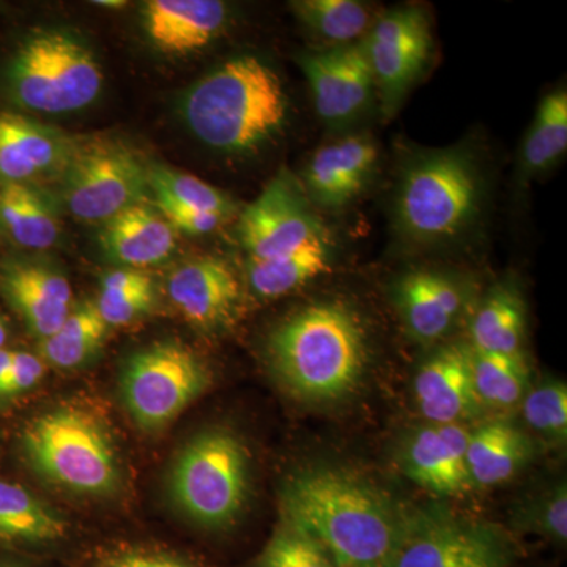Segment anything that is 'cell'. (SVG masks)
Here are the masks:
<instances>
[{"mask_svg": "<svg viewBox=\"0 0 567 567\" xmlns=\"http://www.w3.org/2000/svg\"><path fill=\"white\" fill-rule=\"evenodd\" d=\"M284 522L303 529L336 567H385L406 514L347 470H306L282 487Z\"/></svg>", "mask_w": 567, "mask_h": 567, "instance_id": "1", "label": "cell"}, {"mask_svg": "<svg viewBox=\"0 0 567 567\" xmlns=\"http://www.w3.org/2000/svg\"><path fill=\"white\" fill-rule=\"evenodd\" d=\"M267 358L276 379L298 401L334 402L363 379L368 334L350 306L319 301L298 309L271 331Z\"/></svg>", "mask_w": 567, "mask_h": 567, "instance_id": "2", "label": "cell"}, {"mask_svg": "<svg viewBox=\"0 0 567 567\" xmlns=\"http://www.w3.org/2000/svg\"><path fill=\"white\" fill-rule=\"evenodd\" d=\"M181 111L189 132L207 147L249 153L281 133L289 102L281 78L268 63L241 55L192 85Z\"/></svg>", "mask_w": 567, "mask_h": 567, "instance_id": "3", "label": "cell"}, {"mask_svg": "<svg viewBox=\"0 0 567 567\" xmlns=\"http://www.w3.org/2000/svg\"><path fill=\"white\" fill-rule=\"evenodd\" d=\"M102 89V65L73 31L31 29L0 54V111L70 114L95 103Z\"/></svg>", "mask_w": 567, "mask_h": 567, "instance_id": "4", "label": "cell"}, {"mask_svg": "<svg viewBox=\"0 0 567 567\" xmlns=\"http://www.w3.org/2000/svg\"><path fill=\"white\" fill-rule=\"evenodd\" d=\"M21 447L41 477L73 494L110 496L121 487V461L110 432L84 406H55L32 417L22 429Z\"/></svg>", "mask_w": 567, "mask_h": 567, "instance_id": "5", "label": "cell"}, {"mask_svg": "<svg viewBox=\"0 0 567 567\" xmlns=\"http://www.w3.org/2000/svg\"><path fill=\"white\" fill-rule=\"evenodd\" d=\"M151 163L130 142L112 134L74 136L52 194L78 221L104 224L132 205L147 203Z\"/></svg>", "mask_w": 567, "mask_h": 567, "instance_id": "6", "label": "cell"}, {"mask_svg": "<svg viewBox=\"0 0 567 567\" xmlns=\"http://www.w3.org/2000/svg\"><path fill=\"white\" fill-rule=\"evenodd\" d=\"M167 488L174 505L194 524L205 528L234 524L251 488L245 443L221 427L194 436L175 457Z\"/></svg>", "mask_w": 567, "mask_h": 567, "instance_id": "7", "label": "cell"}, {"mask_svg": "<svg viewBox=\"0 0 567 567\" xmlns=\"http://www.w3.org/2000/svg\"><path fill=\"white\" fill-rule=\"evenodd\" d=\"M481 200L475 164L461 151L434 152L406 167L395 213L410 240H450L472 224Z\"/></svg>", "mask_w": 567, "mask_h": 567, "instance_id": "8", "label": "cell"}, {"mask_svg": "<svg viewBox=\"0 0 567 567\" xmlns=\"http://www.w3.org/2000/svg\"><path fill=\"white\" fill-rule=\"evenodd\" d=\"M212 374L188 346L159 341L137 350L122 369L126 412L144 431L173 423L210 386Z\"/></svg>", "mask_w": 567, "mask_h": 567, "instance_id": "9", "label": "cell"}, {"mask_svg": "<svg viewBox=\"0 0 567 567\" xmlns=\"http://www.w3.org/2000/svg\"><path fill=\"white\" fill-rule=\"evenodd\" d=\"M511 555L498 528L431 509L405 516L385 567H509Z\"/></svg>", "mask_w": 567, "mask_h": 567, "instance_id": "10", "label": "cell"}, {"mask_svg": "<svg viewBox=\"0 0 567 567\" xmlns=\"http://www.w3.org/2000/svg\"><path fill=\"white\" fill-rule=\"evenodd\" d=\"M383 115H393L434 51L431 21L417 7L388 11L363 40Z\"/></svg>", "mask_w": 567, "mask_h": 567, "instance_id": "11", "label": "cell"}, {"mask_svg": "<svg viewBox=\"0 0 567 567\" xmlns=\"http://www.w3.org/2000/svg\"><path fill=\"white\" fill-rule=\"evenodd\" d=\"M319 237H323L322 227L300 186L286 173L268 183L238 221V238L249 260L287 256Z\"/></svg>", "mask_w": 567, "mask_h": 567, "instance_id": "12", "label": "cell"}, {"mask_svg": "<svg viewBox=\"0 0 567 567\" xmlns=\"http://www.w3.org/2000/svg\"><path fill=\"white\" fill-rule=\"evenodd\" d=\"M0 297L37 341L54 333L74 306L69 278L41 254L0 257Z\"/></svg>", "mask_w": 567, "mask_h": 567, "instance_id": "13", "label": "cell"}, {"mask_svg": "<svg viewBox=\"0 0 567 567\" xmlns=\"http://www.w3.org/2000/svg\"><path fill=\"white\" fill-rule=\"evenodd\" d=\"M311 87L316 111L323 122L341 125L352 121L371 102L374 74L363 41L306 52L298 59Z\"/></svg>", "mask_w": 567, "mask_h": 567, "instance_id": "14", "label": "cell"}, {"mask_svg": "<svg viewBox=\"0 0 567 567\" xmlns=\"http://www.w3.org/2000/svg\"><path fill=\"white\" fill-rule=\"evenodd\" d=\"M74 134L21 112L0 111V185L48 186L61 175Z\"/></svg>", "mask_w": 567, "mask_h": 567, "instance_id": "15", "label": "cell"}, {"mask_svg": "<svg viewBox=\"0 0 567 567\" xmlns=\"http://www.w3.org/2000/svg\"><path fill=\"white\" fill-rule=\"evenodd\" d=\"M166 289L183 319L203 331L229 327L240 311V279L219 257H194L178 265L167 278Z\"/></svg>", "mask_w": 567, "mask_h": 567, "instance_id": "16", "label": "cell"}, {"mask_svg": "<svg viewBox=\"0 0 567 567\" xmlns=\"http://www.w3.org/2000/svg\"><path fill=\"white\" fill-rule=\"evenodd\" d=\"M472 346L450 344L432 354L415 379L421 415L431 424H461L475 416L481 404L473 383Z\"/></svg>", "mask_w": 567, "mask_h": 567, "instance_id": "17", "label": "cell"}, {"mask_svg": "<svg viewBox=\"0 0 567 567\" xmlns=\"http://www.w3.org/2000/svg\"><path fill=\"white\" fill-rule=\"evenodd\" d=\"M468 429L462 424H431L417 429L402 447L405 475L425 491L457 495L470 484L466 470Z\"/></svg>", "mask_w": 567, "mask_h": 567, "instance_id": "18", "label": "cell"}, {"mask_svg": "<svg viewBox=\"0 0 567 567\" xmlns=\"http://www.w3.org/2000/svg\"><path fill=\"white\" fill-rule=\"evenodd\" d=\"M229 9L219 0H148L142 6V25L156 50L188 55L221 35Z\"/></svg>", "mask_w": 567, "mask_h": 567, "instance_id": "19", "label": "cell"}, {"mask_svg": "<svg viewBox=\"0 0 567 567\" xmlns=\"http://www.w3.org/2000/svg\"><path fill=\"white\" fill-rule=\"evenodd\" d=\"M379 162V148L365 134L317 148L305 169L308 192L323 207L338 208L360 196Z\"/></svg>", "mask_w": 567, "mask_h": 567, "instance_id": "20", "label": "cell"}, {"mask_svg": "<svg viewBox=\"0 0 567 567\" xmlns=\"http://www.w3.org/2000/svg\"><path fill=\"white\" fill-rule=\"evenodd\" d=\"M100 249L117 268H144L162 265L177 248V233L151 203L132 205L102 224Z\"/></svg>", "mask_w": 567, "mask_h": 567, "instance_id": "21", "label": "cell"}, {"mask_svg": "<svg viewBox=\"0 0 567 567\" xmlns=\"http://www.w3.org/2000/svg\"><path fill=\"white\" fill-rule=\"evenodd\" d=\"M61 212L48 186L0 185V240L11 251L43 254L61 240Z\"/></svg>", "mask_w": 567, "mask_h": 567, "instance_id": "22", "label": "cell"}, {"mask_svg": "<svg viewBox=\"0 0 567 567\" xmlns=\"http://www.w3.org/2000/svg\"><path fill=\"white\" fill-rule=\"evenodd\" d=\"M395 303L410 333L421 342H435L451 330L461 315L464 295L446 275L417 270L395 284Z\"/></svg>", "mask_w": 567, "mask_h": 567, "instance_id": "23", "label": "cell"}, {"mask_svg": "<svg viewBox=\"0 0 567 567\" xmlns=\"http://www.w3.org/2000/svg\"><path fill=\"white\" fill-rule=\"evenodd\" d=\"M533 445L518 425L496 420L470 431L466 470L470 484L492 487L517 475L532 458Z\"/></svg>", "mask_w": 567, "mask_h": 567, "instance_id": "24", "label": "cell"}, {"mask_svg": "<svg viewBox=\"0 0 567 567\" xmlns=\"http://www.w3.org/2000/svg\"><path fill=\"white\" fill-rule=\"evenodd\" d=\"M330 268V248L324 237H319L287 256L249 260L246 278L257 298L276 300L328 274Z\"/></svg>", "mask_w": 567, "mask_h": 567, "instance_id": "25", "label": "cell"}, {"mask_svg": "<svg viewBox=\"0 0 567 567\" xmlns=\"http://www.w3.org/2000/svg\"><path fill=\"white\" fill-rule=\"evenodd\" d=\"M61 514L20 484L0 481V544H48L63 539Z\"/></svg>", "mask_w": 567, "mask_h": 567, "instance_id": "26", "label": "cell"}, {"mask_svg": "<svg viewBox=\"0 0 567 567\" xmlns=\"http://www.w3.org/2000/svg\"><path fill=\"white\" fill-rule=\"evenodd\" d=\"M110 330L95 301H81L54 333L39 341V357L44 364L63 371L81 368L99 353Z\"/></svg>", "mask_w": 567, "mask_h": 567, "instance_id": "27", "label": "cell"}, {"mask_svg": "<svg viewBox=\"0 0 567 567\" xmlns=\"http://www.w3.org/2000/svg\"><path fill=\"white\" fill-rule=\"evenodd\" d=\"M525 327L520 295L511 287H496L473 317L472 349L484 353H524Z\"/></svg>", "mask_w": 567, "mask_h": 567, "instance_id": "28", "label": "cell"}, {"mask_svg": "<svg viewBox=\"0 0 567 567\" xmlns=\"http://www.w3.org/2000/svg\"><path fill=\"white\" fill-rule=\"evenodd\" d=\"M473 383L481 405L511 409L529 390V368L524 353L499 354L473 350Z\"/></svg>", "mask_w": 567, "mask_h": 567, "instance_id": "29", "label": "cell"}, {"mask_svg": "<svg viewBox=\"0 0 567 567\" xmlns=\"http://www.w3.org/2000/svg\"><path fill=\"white\" fill-rule=\"evenodd\" d=\"M567 151V93L559 89L544 96L537 106L522 148V163L527 174L550 169Z\"/></svg>", "mask_w": 567, "mask_h": 567, "instance_id": "30", "label": "cell"}, {"mask_svg": "<svg viewBox=\"0 0 567 567\" xmlns=\"http://www.w3.org/2000/svg\"><path fill=\"white\" fill-rule=\"evenodd\" d=\"M298 20L334 48L357 43L371 31V11L357 0H298L292 2Z\"/></svg>", "mask_w": 567, "mask_h": 567, "instance_id": "31", "label": "cell"}, {"mask_svg": "<svg viewBox=\"0 0 567 567\" xmlns=\"http://www.w3.org/2000/svg\"><path fill=\"white\" fill-rule=\"evenodd\" d=\"M148 185L151 197H166L194 210L218 213L226 218H230L235 212L233 199L221 189L166 164L151 163Z\"/></svg>", "mask_w": 567, "mask_h": 567, "instance_id": "32", "label": "cell"}, {"mask_svg": "<svg viewBox=\"0 0 567 567\" xmlns=\"http://www.w3.org/2000/svg\"><path fill=\"white\" fill-rule=\"evenodd\" d=\"M524 417L537 435L548 442L565 443L567 436V388L565 383L547 382L527 391Z\"/></svg>", "mask_w": 567, "mask_h": 567, "instance_id": "33", "label": "cell"}, {"mask_svg": "<svg viewBox=\"0 0 567 567\" xmlns=\"http://www.w3.org/2000/svg\"><path fill=\"white\" fill-rule=\"evenodd\" d=\"M259 567H336L322 547L303 529L282 522L265 547Z\"/></svg>", "mask_w": 567, "mask_h": 567, "instance_id": "34", "label": "cell"}, {"mask_svg": "<svg viewBox=\"0 0 567 567\" xmlns=\"http://www.w3.org/2000/svg\"><path fill=\"white\" fill-rule=\"evenodd\" d=\"M95 306L107 327H126L155 308V286L141 289H100Z\"/></svg>", "mask_w": 567, "mask_h": 567, "instance_id": "35", "label": "cell"}, {"mask_svg": "<svg viewBox=\"0 0 567 567\" xmlns=\"http://www.w3.org/2000/svg\"><path fill=\"white\" fill-rule=\"evenodd\" d=\"M152 205L174 227L175 233L192 237L215 233L229 219L218 213L194 210L162 196H152Z\"/></svg>", "mask_w": 567, "mask_h": 567, "instance_id": "36", "label": "cell"}, {"mask_svg": "<svg viewBox=\"0 0 567 567\" xmlns=\"http://www.w3.org/2000/svg\"><path fill=\"white\" fill-rule=\"evenodd\" d=\"M529 524L544 535L566 543L567 539V491L565 484L547 492L537 499L529 513Z\"/></svg>", "mask_w": 567, "mask_h": 567, "instance_id": "37", "label": "cell"}, {"mask_svg": "<svg viewBox=\"0 0 567 567\" xmlns=\"http://www.w3.org/2000/svg\"><path fill=\"white\" fill-rule=\"evenodd\" d=\"M47 372V364L39 354L14 350L13 358L2 382H0V402L11 401L37 386Z\"/></svg>", "mask_w": 567, "mask_h": 567, "instance_id": "38", "label": "cell"}, {"mask_svg": "<svg viewBox=\"0 0 567 567\" xmlns=\"http://www.w3.org/2000/svg\"><path fill=\"white\" fill-rule=\"evenodd\" d=\"M107 567H189L177 559L148 554H126L115 558Z\"/></svg>", "mask_w": 567, "mask_h": 567, "instance_id": "39", "label": "cell"}, {"mask_svg": "<svg viewBox=\"0 0 567 567\" xmlns=\"http://www.w3.org/2000/svg\"><path fill=\"white\" fill-rule=\"evenodd\" d=\"M14 350L6 349L0 350V382H2L3 375H6L7 369L11 363V358H13Z\"/></svg>", "mask_w": 567, "mask_h": 567, "instance_id": "40", "label": "cell"}, {"mask_svg": "<svg viewBox=\"0 0 567 567\" xmlns=\"http://www.w3.org/2000/svg\"><path fill=\"white\" fill-rule=\"evenodd\" d=\"M10 338L9 322H7L6 316L0 311V350L6 349L7 342Z\"/></svg>", "mask_w": 567, "mask_h": 567, "instance_id": "41", "label": "cell"}, {"mask_svg": "<svg viewBox=\"0 0 567 567\" xmlns=\"http://www.w3.org/2000/svg\"><path fill=\"white\" fill-rule=\"evenodd\" d=\"M95 6H102L103 9H123L126 6V2H121V0H100V2H95Z\"/></svg>", "mask_w": 567, "mask_h": 567, "instance_id": "42", "label": "cell"}, {"mask_svg": "<svg viewBox=\"0 0 567 567\" xmlns=\"http://www.w3.org/2000/svg\"><path fill=\"white\" fill-rule=\"evenodd\" d=\"M0 567H14L13 565H9V563L0 561Z\"/></svg>", "mask_w": 567, "mask_h": 567, "instance_id": "43", "label": "cell"}]
</instances>
